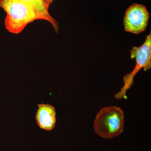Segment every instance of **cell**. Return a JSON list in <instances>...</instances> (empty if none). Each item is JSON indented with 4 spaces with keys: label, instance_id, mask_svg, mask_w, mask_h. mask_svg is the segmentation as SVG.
I'll use <instances>...</instances> for the list:
<instances>
[{
    "label": "cell",
    "instance_id": "obj_1",
    "mask_svg": "<svg viewBox=\"0 0 151 151\" xmlns=\"http://www.w3.org/2000/svg\"><path fill=\"white\" fill-rule=\"evenodd\" d=\"M0 7L6 13V28L12 34L19 33L30 23L41 20L32 6L19 0H0Z\"/></svg>",
    "mask_w": 151,
    "mask_h": 151
},
{
    "label": "cell",
    "instance_id": "obj_2",
    "mask_svg": "<svg viewBox=\"0 0 151 151\" xmlns=\"http://www.w3.org/2000/svg\"><path fill=\"white\" fill-rule=\"evenodd\" d=\"M125 124V113L118 106L102 108L97 112L94 119L93 129L101 137L110 139L123 133Z\"/></svg>",
    "mask_w": 151,
    "mask_h": 151
},
{
    "label": "cell",
    "instance_id": "obj_3",
    "mask_svg": "<svg viewBox=\"0 0 151 151\" xmlns=\"http://www.w3.org/2000/svg\"><path fill=\"white\" fill-rule=\"evenodd\" d=\"M131 58L136 59L135 67L131 73H127L123 78L124 85L115 95L116 99H127V92L134 84L135 76L142 68L144 71L151 68V32L147 36L145 41L140 47H134L130 51Z\"/></svg>",
    "mask_w": 151,
    "mask_h": 151
},
{
    "label": "cell",
    "instance_id": "obj_4",
    "mask_svg": "<svg viewBox=\"0 0 151 151\" xmlns=\"http://www.w3.org/2000/svg\"><path fill=\"white\" fill-rule=\"evenodd\" d=\"M150 14L145 6L141 4H132L127 9L124 19L125 31L138 34L146 30Z\"/></svg>",
    "mask_w": 151,
    "mask_h": 151
},
{
    "label": "cell",
    "instance_id": "obj_5",
    "mask_svg": "<svg viewBox=\"0 0 151 151\" xmlns=\"http://www.w3.org/2000/svg\"><path fill=\"white\" fill-rule=\"evenodd\" d=\"M35 119L38 126L47 131L53 130L56 124V112L54 106L49 104L37 105Z\"/></svg>",
    "mask_w": 151,
    "mask_h": 151
},
{
    "label": "cell",
    "instance_id": "obj_6",
    "mask_svg": "<svg viewBox=\"0 0 151 151\" xmlns=\"http://www.w3.org/2000/svg\"><path fill=\"white\" fill-rule=\"evenodd\" d=\"M24 2L27 3L31 5L34 8L37 13L40 17L41 20L48 22L55 32H58V23L50 15L48 9L45 6L42 0H19Z\"/></svg>",
    "mask_w": 151,
    "mask_h": 151
},
{
    "label": "cell",
    "instance_id": "obj_7",
    "mask_svg": "<svg viewBox=\"0 0 151 151\" xmlns=\"http://www.w3.org/2000/svg\"><path fill=\"white\" fill-rule=\"evenodd\" d=\"M42 1L44 4L45 5V6H46L47 9H49V7L50 4L52 2L53 0H42Z\"/></svg>",
    "mask_w": 151,
    "mask_h": 151
}]
</instances>
